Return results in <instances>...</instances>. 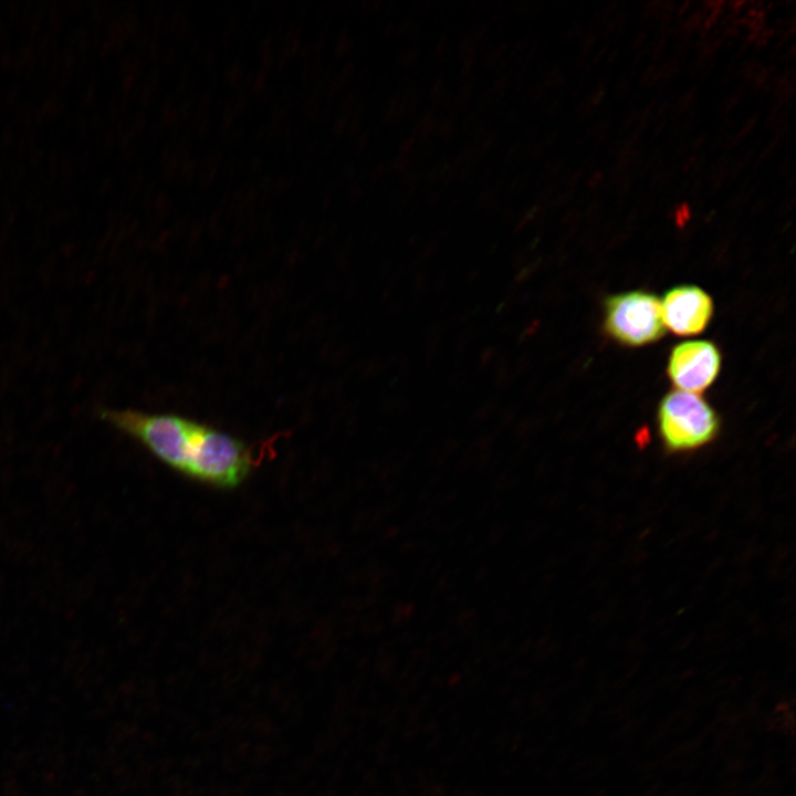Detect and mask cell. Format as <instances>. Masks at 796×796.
Listing matches in <instances>:
<instances>
[{
    "mask_svg": "<svg viewBox=\"0 0 796 796\" xmlns=\"http://www.w3.org/2000/svg\"><path fill=\"white\" fill-rule=\"evenodd\" d=\"M657 422L661 441L670 452L700 449L713 441L720 429L714 409L699 394L683 390L663 397Z\"/></svg>",
    "mask_w": 796,
    "mask_h": 796,
    "instance_id": "7a4b0ae2",
    "label": "cell"
},
{
    "mask_svg": "<svg viewBox=\"0 0 796 796\" xmlns=\"http://www.w3.org/2000/svg\"><path fill=\"white\" fill-rule=\"evenodd\" d=\"M691 715L687 712L680 711L671 714L664 722V732H680L689 726L691 723Z\"/></svg>",
    "mask_w": 796,
    "mask_h": 796,
    "instance_id": "52a82bcc",
    "label": "cell"
},
{
    "mask_svg": "<svg viewBox=\"0 0 796 796\" xmlns=\"http://www.w3.org/2000/svg\"><path fill=\"white\" fill-rule=\"evenodd\" d=\"M660 307L664 328L680 336L701 333L713 314L712 298L695 285H679L669 290Z\"/></svg>",
    "mask_w": 796,
    "mask_h": 796,
    "instance_id": "5b68a950",
    "label": "cell"
},
{
    "mask_svg": "<svg viewBox=\"0 0 796 796\" xmlns=\"http://www.w3.org/2000/svg\"><path fill=\"white\" fill-rule=\"evenodd\" d=\"M744 767V761L741 757H733L729 760L726 769L731 773L741 771Z\"/></svg>",
    "mask_w": 796,
    "mask_h": 796,
    "instance_id": "9c48e42d",
    "label": "cell"
},
{
    "mask_svg": "<svg viewBox=\"0 0 796 796\" xmlns=\"http://www.w3.org/2000/svg\"><path fill=\"white\" fill-rule=\"evenodd\" d=\"M604 325L618 343L642 346L664 334L659 298L646 291L609 296L605 302Z\"/></svg>",
    "mask_w": 796,
    "mask_h": 796,
    "instance_id": "3957f363",
    "label": "cell"
},
{
    "mask_svg": "<svg viewBox=\"0 0 796 796\" xmlns=\"http://www.w3.org/2000/svg\"><path fill=\"white\" fill-rule=\"evenodd\" d=\"M688 212H689V210H688V208H687L685 206L681 207V208L677 211L678 221H680V222L683 221V220H684V216L688 217V214H689Z\"/></svg>",
    "mask_w": 796,
    "mask_h": 796,
    "instance_id": "30bf717a",
    "label": "cell"
},
{
    "mask_svg": "<svg viewBox=\"0 0 796 796\" xmlns=\"http://www.w3.org/2000/svg\"><path fill=\"white\" fill-rule=\"evenodd\" d=\"M98 417L178 473L218 489L242 484L266 452L210 425L174 413L101 408Z\"/></svg>",
    "mask_w": 796,
    "mask_h": 796,
    "instance_id": "6da1fadb",
    "label": "cell"
},
{
    "mask_svg": "<svg viewBox=\"0 0 796 796\" xmlns=\"http://www.w3.org/2000/svg\"><path fill=\"white\" fill-rule=\"evenodd\" d=\"M720 368L721 354L713 343L689 341L672 349L667 370L678 390L699 394L715 380Z\"/></svg>",
    "mask_w": 796,
    "mask_h": 796,
    "instance_id": "277c9868",
    "label": "cell"
},
{
    "mask_svg": "<svg viewBox=\"0 0 796 796\" xmlns=\"http://www.w3.org/2000/svg\"><path fill=\"white\" fill-rule=\"evenodd\" d=\"M604 766L605 762L603 758L593 757L582 764L579 772L583 776H595L604 768Z\"/></svg>",
    "mask_w": 796,
    "mask_h": 796,
    "instance_id": "ba28073f",
    "label": "cell"
},
{
    "mask_svg": "<svg viewBox=\"0 0 796 796\" xmlns=\"http://www.w3.org/2000/svg\"><path fill=\"white\" fill-rule=\"evenodd\" d=\"M794 725V714L786 702H781L768 716L767 726L772 731H778L784 734H793Z\"/></svg>",
    "mask_w": 796,
    "mask_h": 796,
    "instance_id": "8992f818",
    "label": "cell"
}]
</instances>
